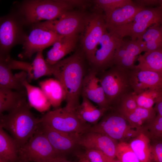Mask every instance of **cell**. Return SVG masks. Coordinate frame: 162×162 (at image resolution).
<instances>
[{"label": "cell", "mask_w": 162, "mask_h": 162, "mask_svg": "<svg viewBox=\"0 0 162 162\" xmlns=\"http://www.w3.org/2000/svg\"><path fill=\"white\" fill-rule=\"evenodd\" d=\"M84 58L77 52L50 65L52 75L62 85L66 93V105L75 110L80 105L85 73Z\"/></svg>", "instance_id": "obj_1"}, {"label": "cell", "mask_w": 162, "mask_h": 162, "mask_svg": "<svg viewBox=\"0 0 162 162\" xmlns=\"http://www.w3.org/2000/svg\"><path fill=\"white\" fill-rule=\"evenodd\" d=\"M30 106L25 97L8 114H0V127L11 134L19 148L34 135L40 125L39 118L32 114Z\"/></svg>", "instance_id": "obj_2"}, {"label": "cell", "mask_w": 162, "mask_h": 162, "mask_svg": "<svg viewBox=\"0 0 162 162\" xmlns=\"http://www.w3.org/2000/svg\"><path fill=\"white\" fill-rule=\"evenodd\" d=\"M73 5L72 0H26L21 5L20 13L23 24L33 25L42 20L58 18Z\"/></svg>", "instance_id": "obj_3"}, {"label": "cell", "mask_w": 162, "mask_h": 162, "mask_svg": "<svg viewBox=\"0 0 162 162\" xmlns=\"http://www.w3.org/2000/svg\"><path fill=\"white\" fill-rule=\"evenodd\" d=\"M132 70L113 65L98 73L100 84L110 108L116 107L124 95L134 91L130 82Z\"/></svg>", "instance_id": "obj_4"}, {"label": "cell", "mask_w": 162, "mask_h": 162, "mask_svg": "<svg viewBox=\"0 0 162 162\" xmlns=\"http://www.w3.org/2000/svg\"><path fill=\"white\" fill-rule=\"evenodd\" d=\"M40 123L63 132L81 135L92 126L79 117L76 110L66 105L49 111L39 118Z\"/></svg>", "instance_id": "obj_5"}, {"label": "cell", "mask_w": 162, "mask_h": 162, "mask_svg": "<svg viewBox=\"0 0 162 162\" xmlns=\"http://www.w3.org/2000/svg\"><path fill=\"white\" fill-rule=\"evenodd\" d=\"M157 23H162V6L144 8L129 22L108 32L123 38L129 36L135 40L140 38L148 28Z\"/></svg>", "instance_id": "obj_6"}, {"label": "cell", "mask_w": 162, "mask_h": 162, "mask_svg": "<svg viewBox=\"0 0 162 162\" xmlns=\"http://www.w3.org/2000/svg\"><path fill=\"white\" fill-rule=\"evenodd\" d=\"M88 131L101 133L117 141L134 138L142 131L132 127L116 109L108 113L106 112L101 120Z\"/></svg>", "instance_id": "obj_7"}, {"label": "cell", "mask_w": 162, "mask_h": 162, "mask_svg": "<svg viewBox=\"0 0 162 162\" xmlns=\"http://www.w3.org/2000/svg\"><path fill=\"white\" fill-rule=\"evenodd\" d=\"M18 154L19 160L26 162H48L61 156L39 128L19 149Z\"/></svg>", "instance_id": "obj_8"}, {"label": "cell", "mask_w": 162, "mask_h": 162, "mask_svg": "<svg viewBox=\"0 0 162 162\" xmlns=\"http://www.w3.org/2000/svg\"><path fill=\"white\" fill-rule=\"evenodd\" d=\"M87 18L82 13L69 11L56 19L40 22L35 24L59 35L68 36L77 35L79 33L84 30Z\"/></svg>", "instance_id": "obj_9"}, {"label": "cell", "mask_w": 162, "mask_h": 162, "mask_svg": "<svg viewBox=\"0 0 162 162\" xmlns=\"http://www.w3.org/2000/svg\"><path fill=\"white\" fill-rule=\"evenodd\" d=\"M63 36L37 25H33L32 29L25 37L22 43L23 51L19 56L30 58L34 53L53 45Z\"/></svg>", "instance_id": "obj_10"}, {"label": "cell", "mask_w": 162, "mask_h": 162, "mask_svg": "<svg viewBox=\"0 0 162 162\" xmlns=\"http://www.w3.org/2000/svg\"><path fill=\"white\" fill-rule=\"evenodd\" d=\"M123 38L108 31L103 35L89 61L98 72L113 65L115 52Z\"/></svg>", "instance_id": "obj_11"}, {"label": "cell", "mask_w": 162, "mask_h": 162, "mask_svg": "<svg viewBox=\"0 0 162 162\" xmlns=\"http://www.w3.org/2000/svg\"><path fill=\"white\" fill-rule=\"evenodd\" d=\"M22 20L13 15H9L0 19V55L9 56L11 49L19 43L23 42L25 35L23 31Z\"/></svg>", "instance_id": "obj_12"}, {"label": "cell", "mask_w": 162, "mask_h": 162, "mask_svg": "<svg viewBox=\"0 0 162 162\" xmlns=\"http://www.w3.org/2000/svg\"><path fill=\"white\" fill-rule=\"evenodd\" d=\"M85 28L82 44L84 53L89 62L100 39L107 31L104 16L94 14L87 17Z\"/></svg>", "instance_id": "obj_13"}, {"label": "cell", "mask_w": 162, "mask_h": 162, "mask_svg": "<svg viewBox=\"0 0 162 162\" xmlns=\"http://www.w3.org/2000/svg\"><path fill=\"white\" fill-rule=\"evenodd\" d=\"M39 129L45 135L56 153L65 157L78 146L81 135L62 132L40 123Z\"/></svg>", "instance_id": "obj_14"}, {"label": "cell", "mask_w": 162, "mask_h": 162, "mask_svg": "<svg viewBox=\"0 0 162 162\" xmlns=\"http://www.w3.org/2000/svg\"><path fill=\"white\" fill-rule=\"evenodd\" d=\"M146 51L144 43L141 40L122 39L116 50L113 60V65L133 70L136 68L134 62L137 57Z\"/></svg>", "instance_id": "obj_15"}, {"label": "cell", "mask_w": 162, "mask_h": 162, "mask_svg": "<svg viewBox=\"0 0 162 162\" xmlns=\"http://www.w3.org/2000/svg\"><path fill=\"white\" fill-rule=\"evenodd\" d=\"M117 140L108 136L98 132L88 131L81 135L79 145L86 148L100 151L111 160L116 157Z\"/></svg>", "instance_id": "obj_16"}, {"label": "cell", "mask_w": 162, "mask_h": 162, "mask_svg": "<svg viewBox=\"0 0 162 162\" xmlns=\"http://www.w3.org/2000/svg\"><path fill=\"white\" fill-rule=\"evenodd\" d=\"M98 73L97 70L94 68L86 74L82 83L81 96L96 103L99 108L108 110L111 108L106 98Z\"/></svg>", "instance_id": "obj_17"}, {"label": "cell", "mask_w": 162, "mask_h": 162, "mask_svg": "<svg viewBox=\"0 0 162 162\" xmlns=\"http://www.w3.org/2000/svg\"><path fill=\"white\" fill-rule=\"evenodd\" d=\"M130 82L137 95L148 89L162 91V75L154 72L135 69L131 71Z\"/></svg>", "instance_id": "obj_18"}, {"label": "cell", "mask_w": 162, "mask_h": 162, "mask_svg": "<svg viewBox=\"0 0 162 162\" xmlns=\"http://www.w3.org/2000/svg\"><path fill=\"white\" fill-rule=\"evenodd\" d=\"M15 75L24 87L30 106L40 112L48 110L51 106L50 103L40 88L29 83L27 73L22 71Z\"/></svg>", "instance_id": "obj_19"}, {"label": "cell", "mask_w": 162, "mask_h": 162, "mask_svg": "<svg viewBox=\"0 0 162 162\" xmlns=\"http://www.w3.org/2000/svg\"><path fill=\"white\" fill-rule=\"evenodd\" d=\"M144 8L134 3L118 8L104 15L107 30L109 31L130 22L136 14Z\"/></svg>", "instance_id": "obj_20"}, {"label": "cell", "mask_w": 162, "mask_h": 162, "mask_svg": "<svg viewBox=\"0 0 162 162\" xmlns=\"http://www.w3.org/2000/svg\"><path fill=\"white\" fill-rule=\"evenodd\" d=\"M77 35L63 36L56 42L48 51L45 59L50 65L61 60L64 57L74 49L77 43Z\"/></svg>", "instance_id": "obj_21"}, {"label": "cell", "mask_w": 162, "mask_h": 162, "mask_svg": "<svg viewBox=\"0 0 162 162\" xmlns=\"http://www.w3.org/2000/svg\"><path fill=\"white\" fill-rule=\"evenodd\" d=\"M0 56V87L11 89L26 94L24 87L12 72L8 61L10 56Z\"/></svg>", "instance_id": "obj_22"}, {"label": "cell", "mask_w": 162, "mask_h": 162, "mask_svg": "<svg viewBox=\"0 0 162 162\" xmlns=\"http://www.w3.org/2000/svg\"><path fill=\"white\" fill-rule=\"evenodd\" d=\"M39 85L51 105L58 108L66 98V93L60 82L56 79H49L40 82Z\"/></svg>", "instance_id": "obj_23"}, {"label": "cell", "mask_w": 162, "mask_h": 162, "mask_svg": "<svg viewBox=\"0 0 162 162\" xmlns=\"http://www.w3.org/2000/svg\"><path fill=\"white\" fill-rule=\"evenodd\" d=\"M135 69L154 72L162 75V49L145 52L137 58Z\"/></svg>", "instance_id": "obj_24"}, {"label": "cell", "mask_w": 162, "mask_h": 162, "mask_svg": "<svg viewBox=\"0 0 162 162\" xmlns=\"http://www.w3.org/2000/svg\"><path fill=\"white\" fill-rule=\"evenodd\" d=\"M19 149L12 137L0 127V159L6 162H17Z\"/></svg>", "instance_id": "obj_25"}, {"label": "cell", "mask_w": 162, "mask_h": 162, "mask_svg": "<svg viewBox=\"0 0 162 162\" xmlns=\"http://www.w3.org/2000/svg\"><path fill=\"white\" fill-rule=\"evenodd\" d=\"M82 97V103L76 110L79 117L86 122L97 124L107 110L97 108L88 98Z\"/></svg>", "instance_id": "obj_26"}, {"label": "cell", "mask_w": 162, "mask_h": 162, "mask_svg": "<svg viewBox=\"0 0 162 162\" xmlns=\"http://www.w3.org/2000/svg\"><path fill=\"white\" fill-rule=\"evenodd\" d=\"M129 144L140 162H152L151 139L144 132H140Z\"/></svg>", "instance_id": "obj_27"}, {"label": "cell", "mask_w": 162, "mask_h": 162, "mask_svg": "<svg viewBox=\"0 0 162 162\" xmlns=\"http://www.w3.org/2000/svg\"><path fill=\"white\" fill-rule=\"evenodd\" d=\"M156 114L154 108L148 109L137 107L134 110L124 116L132 127L142 131L144 127L155 117Z\"/></svg>", "instance_id": "obj_28"}, {"label": "cell", "mask_w": 162, "mask_h": 162, "mask_svg": "<svg viewBox=\"0 0 162 162\" xmlns=\"http://www.w3.org/2000/svg\"><path fill=\"white\" fill-rule=\"evenodd\" d=\"M26 95L11 89L0 87V114L14 110Z\"/></svg>", "instance_id": "obj_29"}, {"label": "cell", "mask_w": 162, "mask_h": 162, "mask_svg": "<svg viewBox=\"0 0 162 162\" xmlns=\"http://www.w3.org/2000/svg\"><path fill=\"white\" fill-rule=\"evenodd\" d=\"M139 39L145 44V52L162 49V23L149 27Z\"/></svg>", "instance_id": "obj_30"}, {"label": "cell", "mask_w": 162, "mask_h": 162, "mask_svg": "<svg viewBox=\"0 0 162 162\" xmlns=\"http://www.w3.org/2000/svg\"><path fill=\"white\" fill-rule=\"evenodd\" d=\"M43 51L37 53L33 62L31 63L30 71L27 76L29 82L44 76L52 75L50 65L44 59Z\"/></svg>", "instance_id": "obj_31"}, {"label": "cell", "mask_w": 162, "mask_h": 162, "mask_svg": "<svg viewBox=\"0 0 162 162\" xmlns=\"http://www.w3.org/2000/svg\"><path fill=\"white\" fill-rule=\"evenodd\" d=\"M162 94V91L148 89L137 95L138 107L148 109L154 108L156 101Z\"/></svg>", "instance_id": "obj_32"}, {"label": "cell", "mask_w": 162, "mask_h": 162, "mask_svg": "<svg viewBox=\"0 0 162 162\" xmlns=\"http://www.w3.org/2000/svg\"><path fill=\"white\" fill-rule=\"evenodd\" d=\"M116 155L122 162H140L129 144L124 141L118 143Z\"/></svg>", "instance_id": "obj_33"}, {"label": "cell", "mask_w": 162, "mask_h": 162, "mask_svg": "<svg viewBox=\"0 0 162 162\" xmlns=\"http://www.w3.org/2000/svg\"><path fill=\"white\" fill-rule=\"evenodd\" d=\"M137 94L134 92L124 95L121 99L116 109L124 116L135 110L137 107Z\"/></svg>", "instance_id": "obj_34"}, {"label": "cell", "mask_w": 162, "mask_h": 162, "mask_svg": "<svg viewBox=\"0 0 162 162\" xmlns=\"http://www.w3.org/2000/svg\"><path fill=\"white\" fill-rule=\"evenodd\" d=\"M142 131L151 139L162 140V116L157 113L155 117L144 127Z\"/></svg>", "instance_id": "obj_35"}, {"label": "cell", "mask_w": 162, "mask_h": 162, "mask_svg": "<svg viewBox=\"0 0 162 162\" xmlns=\"http://www.w3.org/2000/svg\"><path fill=\"white\" fill-rule=\"evenodd\" d=\"M96 6L107 15L115 9L133 4L131 0H96L94 1Z\"/></svg>", "instance_id": "obj_36"}, {"label": "cell", "mask_w": 162, "mask_h": 162, "mask_svg": "<svg viewBox=\"0 0 162 162\" xmlns=\"http://www.w3.org/2000/svg\"><path fill=\"white\" fill-rule=\"evenodd\" d=\"M83 155L89 162H112L102 152L92 149H86Z\"/></svg>", "instance_id": "obj_37"}, {"label": "cell", "mask_w": 162, "mask_h": 162, "mask_svg": "<svg viewBox=\"0 0 162 162\" xmlns=\"http://www.w3.org/2000/svg\"><path fill=\"white\" fill-rule=\"evenodd\" d=\"M152 140L151 152L152 162H162V140Z\"/></svg>", "instance_id": "obj_38"}, {"label": "cell", "mask_w": 162, "mask_h": 162, "mask_svg": "<svg viewBox=\"0 0 162 162\" xmlns=\"http://www.w3.org/2000/svg\"><path fill=\"white\" fill-rule=\"evenodd\" d=\"M136 5L143 8L162 6V0H136L133 1Z\"/></svg>", "instance_id": "obj_39"}, {"label": "cell", "mask_w": 162, "mask_h": 162, "mask_svg": "<svg viewBox=\"0 0 162 162\" xmlns=\"http://www.w3.org/2000/svg\"><path fill=\"white\" fill-rule=\"evenodd\" d=\"M154 108L157 113L162 116V94L156 101Z\"/></svg>", "instance_id": "obj_40"}, {"label": "cell", "mask_w": 162, "mask_h": 162, "mask_svg": "<svg viewBox=\"0 0 162 162\" xmlns=\"http://www.w3.org/2000/svg\"><path fill=\"white\" fill-rule=\"evenodd\" d=\"M48 162H76L67 160L65 157L59 156Z\"/></svg>", "instance_id": "obj_41"}, {"label": "cell", "mask_w": 162, "mask_h": 162, "mask_svg": "<svg viewBox=\"0 0 162 162\" xmlns=\"http://www.w3.org/2000/svg\"><path fill=\"white\" fill-rule=\"evenodd\" d=\"M79 160L78 162H89L82 154L79 155Z\"/></svg>", "instance_id": "obj_42"}, {"label": "cell", "mask_w": 162, "mask_h": 162, "mask_svg": "<svg viewBox=\"0 0 162 162\" xmlns=\"http://www.w3.org/2000/svg\"><path fill=\"white\" fill-rule=\"evenodd\" d=\"M112 162H121L119 160H115V159L114 160H113L112 161Z\"/></svg>", "instance_id": "obj_43"}, {"label": "cell", "mask_w": 162, "mask_h": 162, "mask_svg": "<svg viewBox=\"0 0 162 162\" xmlns=\"http://www.w3.org/2000/svg\"><path fill=\"white\" fill-rule=\"evenodd\" d=\"M0 162H6L4 160H3L1 159H0Z\"/></svg>", "instance_id": "obj_44"}, {"label": "cell", "mask_w": 162, "mask_h": 162, "mask_svg": "<svg viewBox=\"0 0 162 162\" xmlns=\"http://www.w3.org/2000/svg\"><path fill=\"white\" fill-rule=\"evenodd\" d=\"M17 162H26L23 161H22L21 160H19Z\"/></svg>", "instance_id": "obj_45"}]
</instances>
